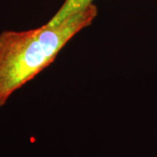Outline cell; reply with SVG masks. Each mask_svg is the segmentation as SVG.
<instances>
[{
  "label": "cell",
  "instance_id": "1",
  "mask_svg": "<svg viewBox=\"0 0 157 157\" xmlns=\"http://www.w3.org/2000/svg\"><path fill=\"white\" fill-rule=\"evenodd\" d=\"M97 12L96 6L90 5L55 26L45 24L0 34V107L15 91L50 66L69 40L92 24Z\"/></svg>",
  "mask_w": 157,
  "mask_h": 157
},
{
  "label": "cell",
  "instance_id": "2",
  "mask_svg": "<svg viewBox=\"0 0 157 157\" xmlns=\"http://www.w3.org/2000/svg\"><path fill=\"white\" fill-rule=\"evenodd\" d=\"M93 0H66L54 16L46 23L49 26H55L78 11L92 5Z\"/></svg>",
  "mask_w": 157,
  "mask_h": 157
}]
</instances>
